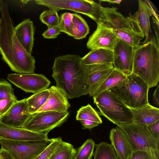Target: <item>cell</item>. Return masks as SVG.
Listing matches in <instances>:
<instances>
[{
    "label": "cell",
    "instance_id": "obj_1",
    "mask_svg": "<svg viewBox=\"0 0 159 159\" xmlns=\"http://www.w3.org/2000/svg\"><path fill=\"white\" fill-rule=\"evenodd\" d=\"M0 53L2 59L14 72L31 74L35 69L34 57L21 45L15 33L14 25L6 2L0 0Z\"/></svg>",
    "mask_w": 159,
    "mask_h": 159
},
{
    "label": "cell",
    "instance_id": "obj_2",
    "mask_svg": "<svg viewBox=\"0 0 159 159\" xmlns=\"http://www.w3.org/2000/svg\"><path fill=\"white\" fill-rule=\"evenodd\" d=\"M52 69L56 86L68 99L88 94L87 77L80 56L69 54L57 57Z\"/></svg>",
    "mask_w": 159,
    "mask_h": 159
},
{
    "label": "cell",
    "instance_id": "obj_3",
    "mask_svg": "<svg viewBox=\"0 0 159 159\" xmlns=\"http://www.w3.org/2000/svg\"><path fill=\"white\" fill-rule=\"evenodd\" d=\"M132 74L141 78L149 88L157 85L159 81V49L154 37L134 48Z\"/></svg>",
    "mask_w": 159,
    "mask_h": 159
},
{
    "label": "cell",
    "instance_id": "obj_4",
    "mask_svg": "<svg viewBox=\"0 0 159 159\" xmlns=\"http://www.w3.org/2000/svg\"><path fill=\"white\" fill-rule=\"evenodd\" d=\"M148 85L139 76L133 74L115 86L107 90L115 95L129 109L140 107L149 104Z\"/></svg>",
    "mask_w": 159,
    "mask_h": 159
},
{
    "label": "cell",
    "instance_id": "obj_5",
    "mask_svg": "<svg viewBox=\"0 0 159 159\" xmlns=\"http://www.w3.org/2000/svg\"><path fill=\"white\" fill-rule=\"evenodd\" d=\"M99 111L98 113L117 125L133 122L132 114L126 107L108 90L93 96Z\"/></svg>",
    "mask_w": 159,
    "mask_h": 159
},
{
    "label": "cell",
    "instance_id": "obj_6",
    "mask_svg": "<svg viewBox=\"0 0 159 159\" xmlns=\"http://www.w3.org/2000/svg\"><path fill=\"white\" fill-rule=\"evenodd\" d=\"M36 4L57 11L67 10L82 13L97 23L100 16L101 3L91 0H37Z\"/></svg>",
    "mask_w": 159,
    "mask_h": 159
},
{
    "label": "cell",
    "instance_id": "obj_7",
    "mask_svg": "<svg viewBox=\"0 0 159 159\" xmlns=\"http://www.w3.org/2000/svg\"><path fill=\"white\" fill-rule=\"evenodd\" d=\"M127 137L133 151H142L150 153L159 149V139L154 138L147 126L132 122L116 125Z\"/></svg>",
    "mask_w": 159,
    "mask_h": 159
},
{
    "label": "cell",
    "instance_id": "obj_8",
    "mask_svg": "<svg viewBox=\"0 0 159 159\" xmlns=\"http://www.w3.org/2000/svg\"><path fill=\"white\" fill-rule=\"evenodd\" d=\"M69 112L47 111L32 115L21 127L32 131L48 134L65 122Z\"/></svg>",
    "mask_w": 159,
    "mask_h": 159
},
{
    "label": "cell",
    "instance_id": "obj_9",
    "mask_svg": "<svg viewBox=\"0 0 159 159\" xmlns=\"http://www.w3.org/2000/svg\"><path fill=\"white\" fill-rule=\"evenodd\" d=\"M117 9L114 7L102 6L99 20L97 23L113 30L133 31L144 34L133 15L130 14L128 16L125 17Z\"/></svg>",
    "mask_w": 159,
    "mask_h": 159
},
{
    "label": "cell",
    "instance_id": "obj_10",
    "mask_svg": "<svg viewBox=\"0 0 159 159\" xmlns=\"http://www.w3.org/2000/svg\"><path fill=\"white\" fill-rule=\"evenodd\" d=\"M49 143L48 140L31 142L0 139L1 148L8 151L14 159H34Z\"/></svg>",
    "mask_w": 159,
    "mask_h": 159
},
{
    "label": "cell",
    "instance_id": "obj_11",
    "mask_svg": "<svg viewBox=\"0 0 159 159\" xmlns=\"http://www.w3.org/2000/svg\"><path fill=\"white\" fill-rule=\"evenodd\" d=\"M7 79L26 93H36L47 89L51 82L45 76L35 73L10 74Z\"/></svg>",
    "mask_w": 159,
    "mask_h": 159
},
{
    "label": "cell",
    "instance_id": "obj_12",
    "mask_svg": "<svg viewBox=\"0 0 159 159\" xmlns=\"http://www.w3.org/2000/svg\"><path fill=\"white\" fill-rule=\"evenodd\" d=\"M112 51L114 68L126 75L132 74L134 48L118 39Z\"/></svg>",
    "mask_w": 159,
    "mask_h": 159
},
{
    "label": "cell",
    "instance_id": "obj_13",
    "mask_svg": "<svg viewBox=\"0 0 159 159\" xmlns=\"http://www.w3.org/2000/svg\"><path fill=\"white\" fill-rule=\"evenodd\" d=\"M48 134L32 131L22 128L6 125L0 121V139L40 142L47 141L49 139Z\"/></svg>",
    "mask_w": 159,
    "mask_h": 159
},
{
    "label": "cell",
    "instance_id": "obj_14",
    "mask_svg": "<svg viewBox=\"0 0 159 159\" xmlns=\"http://www.w3.org/2000/svg\"><path fill=\"white\" fill-rule=\"evenodd\" d=\"M95 30L90 36L87 42V48L91 50L104 48L113 51L118 38L112 29L97 23Z\"/></svg>",
    "mask_w": 159,
    "mask_h": 159
},
{
    "label": "cell",
    "instance_id": "obj_15",
    "mask_svg": "<svg viewBox=\"0 0 159 159\" xmlns=\"http://www.w3.org/2000/svg\"><path fill=\"white\" fill-rule=\"evenodd\" d=\"M32 115L28 112L26 98H25L15 102L1 116L0 121L9 126L21 128Z\"/></svg>",
    "mask_w": 159,
    "mask_h": 159
},
{
    "label": "cell",
    "instance_id": "obj_16",
    "mask_svg": "<svg viewBox=\"0 0 159 159\" xmlns=\"http://www.w3.org/2000/svg\"><path fill=\"white\" fill-rule=\"evenodd\" d=\"M139 6L137 11L133 15L145 36L143 43L146 42L152 33L150 18L153 17L159 20V15L155 6L148 0H139Z\"/></svg>",
    "mask_w": 159,
    "mask_h": 159
},
{
    "label": "cell",
    "instance_id": "obj_17",
    "mask_svg": "<svg viewBox=\"0 0 159 159\" xmlns=\"http://www.w3.org/2000/svg\"><path fill=\"white\" fill-rule=\"evenodd\" d=\"M86 75L88 94L93 96L96 89L114 69L113 64L84 65Z\"/></svg>",
    "mask_w": 159,
    "mask_h": 159
},
{
    "label": "cell",
    "instance_id": "obj_18",
    "mask_svg": "<svg viewBox=\"0 0 159 159\" xmlns=\"http://www.w3.org/2000/svg\"><path fill=\"white\" fill-rule=\"evenodd\" d=\"M49 95L43 106L37 112L53 111L65 112L70 106L68 98L64 92L56 86H52L49 89Z\"/></svg>",
    "mask_w": 159,
    "mask_h": 159
},
{
    "label": "cell",
    "instance_id": "obj_19",
    "mask_svg": "<svg viewBox=\"0 0 159 159\" xmlns=\"http://www.w3.org/2000/svg\"><path fill=\"white\" fill-rule=\"evenodd\" d=\"M109 138L111 145L119 159H129L133 151L126 135L117 126L111 129Z\"/></svg>",
    "mask_w": 159,
    "mask_h": 159
},
{
    "label": "cell",
    "instance_id": "obj_20",
    "mask_svg": "<svg viewBox=\"0 0 159 159\" xmlns=\"http://www.w3.org/2000/svg\"><path fill=\"white\" fill-rule=\"evenodd\" d=\"M35 27L30 18L24 19L14 27L18 40L25 51L31 55L34 44Z\"/></svg>",
    "mask_w": 159,
    "mask_h": 159
},
{
    "label": "cell",
    "instance_id": "obj_21",
    "mask_svg": "<svg viewBox=\"0 0 159 159\" xmlns=\"http://www.w3.org/2000/svg\"><path fill=\"white\" fill-rule=\"evenodd\" d=\"M129 109L132 114L133 122L147 126L159 120V109L150 104Z\"/></svg>",
    "mask_w": 159,
    "mask_h": 159
},
{
    "label": "cell",
    "instance_id": "obj_22",
    "mask_svg": "<svg viewBox=\"0 0 159 159\" xmlns=\"http://www.w3.org/2000/svg\"><path fill=\"white\" fill-rule=\"evenodd\" d=\"M113 61L112 51L104 48L91 50L83 57L81 63L84 65L91 64H112Z\"/></svg>",
    "mask_w": 159,
    "mask_h": 159
},
{
    "label": "cell",
    "instance_id": "obj_23",
    "mask_svg": "<svg viewBox=\"0 0 159 159\" xmlns=\"http://www.w3.org/2000/svg\"><path fill=\"white\" fill-rule=\"evenodd\" d=\"M49 94V89H47L26 98L28 112L32 115L36 113L45 103Z\"/></svg>",
    "mask_w": 159,
    "mask_h": 159
},
{
    "label": "cell",
    "instance_id": "obj_24",
    "mask_svg": "<svg viewBox=\"0 0 159 159\" xmlns=\"http://www.w3.org/2000/svg\"><path fill=\"white\" fill-rule=\"evenodd\" d=\"M127 75L114 68L109 75L96 89L93 96L113 87L122 81Z\"/></svg>",
    "mask_w": 159,
    "mask_h": 159
},
{
    "label": "cell",
    "instance_id": "obj_25",
    "mask_svg": "<svg viewBox=\"0 0 159 159\" xmlns=\"http://www.w3.org/2000/svg\"><path fill=\"white\" fill-rule=\"evenodd\" d=\"M113 30L118 39L134 48L140 45L141 41L145 38L144 34L133 31Z\"/></svg>",
    "mask_w": 159,
    "mask_h": 159
},
{
    "label": "cell",
    "instance_id": "obj_26",
    "mask_svg": "<svg viewBox=\"0 0 159 159\" xmlns=\"http://www.w3.org/2000/svg\"><path fill=\"white\" fill-rule=\"evenodd\" d=\"M93 159H119L111 144L102 142L95 144Z\"/></svg>",
    "mask_w": 159,
    "mask_h": 159
},
{
    "label": "cell",
    "instance_id": "obj_27",
    "mask_svg": "<svg viewBox=\"0 0 159 159\" xmlns=\"http://www.w3.org/2000/svg\"><path fill=\"white\" fill-rule=\"evenodd\" d=\"M76 153L72 144L62 140L49 159H73Z\"/></svg>",
    "mask_w": 159,
    "mask_h": 159
},
{
    "label": "cell",
    "instance_id": "obj_28",
    "mask_svg": "<svg viewBox=\"0 0 159 159\" xmlns=\"http://www.w3.org/2000/svg\"><path fill=\"white\" fill-rule=\"evenodd\" d=\"M72 21L75 29V34L73 38L76 39L85 38L89 32V27L85 20L76 13H72Z\"/></svg>",
    "mask_w": 159,
    "mask_h": 159
},
{
    "label": "cell",
    "instance_id": "obj_29",
    "mask_svg": "<svg viewBox=\"0 0 159 159\" xmlns=\"http://www.w3.org/2000/svg\"><path fill=\"white\" fill-rule=\"evenodd\" d=\"M77 120H87L99 123H102V120L97 111L89 104L80 107L77 111L76 117Z\"/></svg>",
    "mask_w": 159,
    "mask_h": 159
},
{
    "label": "cell",
    "instance_id": "obj_30",
    "mask_svg": "<svg viewBox=\"0 0 159 159\" xmlns=\"http://www.w3.org/2000/svg\"><path fill=\"white\" fill-rule=\"evenodd\" d=\"M95 144L92 139H88L81 146L76 149L73 159H92Z\"/></svg>",
    "mask_w": 159,
    "mask_h": 159
},
{
    "label": "cell",
    "instance_id": "obj_31",
    "mask_svg": "<svg viewBox=\"0 0 159 159\" xmlns=\"http://www.w3.org/2000/svg\"><path fill=\"white\" fill-rule=\"evenodd\" d=\"M60 17L58 25L61 32L74 37L75 34V29L72 21V13L66 12L61 14Z\"/></svg>",
    "mask_w": 159,
    "mask_h": 159
},
{
    "label": "cell",
    "instance_id": "obj_32",
    "mask_svg": "<svg viewBox=\"0 0 159 159\" xmlns=\"http://www.w3.org/2000/svg\"><path fill=\"white\" fill-rule=\"evenodd\" d=\"M60 19L57 11L53 10H44L39 16L41 21L48 28L58 25Z\"/></svg>",
    "mask_w": 159,
    "mask_h": 159
},
{
    "label": "cell",
    "instance_id": "obj_33",
    "mask_svg": "<svg viewBox=\"0 0 159 159\" xmlns=\"http://www.w3.org/2000/svg\"><path fill=\"white\" fill-rule=\"evenodd\" d=\"M49 143L45 148L34 159H49L61 142V137L49 139Z\"/></svg>",
    "mask_w": 159,
    "mask_h": 159
},
{
    "label": "cell",
    "instance_id": "obj_34",
    "mask_svg": "<svg viewBox=\"0 0 159 159\" xmlns=\"http://www.w3.org/2000/svg\"><path fill=\"white\" fill-rule=\"evenodd\" d=\"M17 98L11 85L4 79H0V100L7 98Z\"/></svg>",
    "mask_w": 159,
    "mask_h": 159
},
{
    "label": "cell",
    "instance_id": "obj_35",
    "mask_svg": "<svg viewBox=\"0 0 159 159\" xmlns=\"http://www.w3.org/2000/svg\"><path fill=\"white\" fill-rule=\"evenodd\" d=\"M17 100V98H12L0 100V116H2L7 112Z\"/></svg>",
    "mask_w": 159,
    "mask_h": 159
},
{
    "label": "cell",
    "instance_id": "obj_36",
    "mask_svg": "<svg viewBox=\"0 0 159 159\" xmlns=\"http://www.w3.org/2000/svg\"><path fill=\"white\" fill-rule=\"evenodd\" d=\"M61 32L59 25L48 28L42 35L45 39H51L57 38Z\"/></svg>",
    "mask_w": 159,
    "mask_h": 159
},
{
    "label": "cell",
    "instance_id": "obj_37",
    "mask_svg": "<svg viewBox=\"0 0 159 159\" xmlns=\"http://www.w3.org/2000/svg\"><path fill=\"white\" fill-rule=\"evenodd\" d=\"M129 159H153L151 154L144 151H133Z\"/></svg>",
    "mask_w": 159,
    "mask_h": 159
},
{
    "label": "cell",
    "instance_id": "obj_38",
    "mask_svg": "<svg viewBox=\"0 0 159 159\" xmlns=\"http://www.w3.org/2000/svg\"><path fill=\"white\" fill-rule=\"evenodd\" d=\"M152 136L155 139H159V120L147 126Z\"/></svg>",
    "mask_w": 159,
    "mask_h": 159
},
{
    "label": "cell",
    "instance_id": "obj_39",
    "mask_svg": "<svg viewBox=\"0 0 159 159\" xmlns=\"http://www.w3.org/2000/svg\"><path fill=\"white\" fill-rule=\"evenodd\" d=\"M79 121L83 126V129H91L98 126L99 124L97 122L87 120H80Z\"/></svg>",
    "mask_w": 159,
    "mask_h": 159
},
{
    "label": "cell",
    "instance_id": "obj_40",
    "mask_svg": "<svg viewBox=\"0 0 159 159\" xmlns=\"http://www.w3.org/2000/svg\"><path fill=\"white\" fill-rule=\"evenodd\" d=\"M0 159H14L7 150L1 148L0 149Z\"/></svg>",
    "mask_w": 159,
    "mask_h": 159
},
{
    "label": "cell",
    "instance_id": "obj_41",
    "mask_svg": "<svg viewBox=\"0 0 159 159\" xmlns=\"http://www.w3.org/2000/svg\"><path fill=\"white\" fill-rule=\"evenodd\" d=\"M153 100L154 103L159 106V86H157L153 95Z\"/></svg>",
    "mask_w": 159,
    "mask_h": 159
},
{
    "label": "cell",
    "instance_id": "obj_42",
    "mask_svg": "<svg viewBox=\"0 0 159 159\" xmlns=\"http://www.w3.org/2000/svg\"><path fill=\"white\" fill-rule=\"evenodd\" d=\"M150 153L153 159H159V149L152 151Z\"/></svg>",
    "mask_w": 159,
    "mask_h": 159
},
{
    "label": "cell",
    "instance_id": "obj_43",
    "mask_svg": "<svg viewBox=\"0 0 159 159\" xmlns=\"http://www.w3.org/2000/svg\"><path fill=\"white\" fill-rule=\"evenodd\" d=\"M122 0H100L99 1H100V3L101 2H106L108 3L109 4H120L121 2L122 1Z\"/></svg>",
    "mask_w": 159,
    "mask_h": 159
},
{
    "label": "cell",
    "instance_id": "obj_44",
    "mask_svg": "<svg viewBox=\"0 0 159 159\" xmlns=\"http://www.w3.org/2000/svg\"><path fill=\"white\" fill-rule=\"evenodd\" d=\"M29 1V0H22L21 1H20L24 5L26 4Z\"/></svg>",
    "mask_w": 159,
    "mask_h": 159
},
{
    "label": "cell",
    "instance_id": "obj_45",
    "mask_svg": "<svg viewBox=\"0 0 159 159\" xmlns=\"http://www.w3.org/2000/svg\"><path fill=\"white\" fill-rule=\"evenodd\" d=\"M0 11H1V8L0 7ZM0 22H1V18H0Z\"/></svg>",
    "mask_w": 159,
    "mask_h": 159
},
{
    "label": "cell",
    "instance_id": "obj_46",
    "mask_svg": "<svg viewBox=\"0 0 159 159\" xmlns=\"http://www.w3.org/2000/svg\"><path fill=\"white\" fill-rule=\"evenodd\" d=\"M1 118V116H0V121Z\"/></svg>",
    "mask_w": 159,
    "mask_h": 159
}]
</instances>
